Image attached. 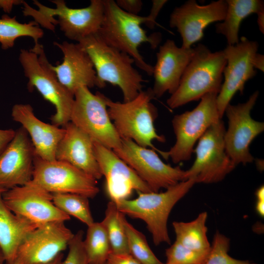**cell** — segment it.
<instances>
[{"mask_svg":"<svg viewBox=\"0 0 264 264\" xmlns=\"http://www.w3.org/2000/svg\"><path fill=\"white\" fill-rule=\"evenodd\" d=\"M104 19L98 35L107 44L132 57L139 68L153 75V66L145 61L138 47L143 43H148L155 49L161 42V34L147 35L141 27L147 21L146 16L126 12L114 0H104Z\"/></svg>","mask_w":264,"mask_h":264,"instance_id":"6da1fadb","label":"cell"},{"mask_svg":"<svg viewBox=\"0 0 264 264\" xmlns=\"http://www.w3.org/2000/svg\"><path fill=\"white\" fill-rule=\"evenodd\" d=\"M78 44L93 63L97 88H104L106 83L118 87L125 102L132 100L142 90L145 80L133 66L134 60L129 55L107 44L97 33L83 39Z\"/></svg>","mask_w":264,"mask_h":264,"instance_id":"7a4b0ae2","label":"cell"},{"mask_svg":"<svg viewBox=\"0 0 264 264\" xmlns=\"http://www.w3.org/2000/svg\"><path fill=\"white\" fill-rule=\"evenodd\" d=\"M155 98L152 89L142 90L128 102H115L104 95L108 112L121 139H129L138 145L158 152L167 159L166 152L156 148L154 140L164 142L165 138L158 134L154 121L157 116L156 108L151 102Z\"/></svg>","mask_w":264,"mask_h":264,"instance_id":"3957f363","label":"cell"},{"mask_svg":"<svg viewBox=\"0 0 264 264\" xmlns=\"http://www.w3.org/2000/svg\"><path fill=\"white\" fill-rule=\"evenodd\" d=\"M193 48L194 54L178 88L167 100L172 109L200 99L208 93H219L220 90L226 64L223 51L211 52L201 44Z\"/></svg>","mask_w":264,"mask_h":264,"instance_id":"277c9868","label":"cell"},{"mask_svg":"<svg viewBox=\"0 0 264 264\" xmlns=\"http://www.w3.org/2000/svg\"><path fill=\"white\" fill-rule=\"evenodd\" d=\"M56 8H50L33 0L38 10L23 2V14L32 16L38 24L52 31L56 24L65 36L79 42L89 36L98 33L104 16V0H91L90 4L84 8L68 7L63 0H54Z\"/></svg>","mask_w":264,"mask_h":264,"instance_id":"5b68a950","label":"cell"},{"mask_svg":"<svg viewBox=\"0 0 264 264\" xmlns=\"http://www.w3.org/2000/svg\"><path fill=\"white\" fill-rule=\"evenodd\" d=\"M196 183L193 178L182 181L163 192H138L132 199H124L115 203L123 214L144 221L151 233L154 243L170 244L167 228L169 214L175 205Z\"/></svg>","mask_w":264,"mask_h":264,"instance_id":"8992f818","label":"cell"},{"mask_svg":"<svg viewBox=\"0 0 264 264\" xmlns=\"http://www.w3.org/2000/svg\"><path fill=\"white\" fill-rule=\"evenodd\" d=\"M19 60L28 79V90L36 88L45 100L53 105L56 111L51 117L52 124L65 126L70 121L74 96L59 81L44 48L38 53L31 49H21Z\"/></svg>","mask_w":264,"mask_h":264,"instance_id":"52a82bcc","label":"cell"},{"mask_svg":"<svg viewBox=\"0 0 264 264\" xmlns=\"http://www.w3.org/2000/svg\"><path fill=\"white\" fill-rule=\"evenodd\" d=\"M104 94L92 93L86 87L74 93L70 122L87 133L93 141L111 149L120 147L122 139L111 121Z\"/></svg>","mask_w":264,"mask_h":264,"instance_id":"ba28073f","label":"cell"},{"mask_svg":"<svg viewBox=\"0 0 264 264\" xmlns=\"http://www.w3.org/2000/svg\"><path fill=\"white\" fill-rule=\"evenodd\" d=\"M225 129L221 119L211 125L198 139L194 150L196 159L185 171V180L193 178L196 183H213L222 180L236 167L225 148Z\"/></svg>","mask_w":264,"mask_h":264,"instance_id":"9c48e42d","label":"cell"},{"mask_svg":"<svg viewBox=\"0 0 264 264\" xmlns=\"http://www.w3.org/2000/svg\"><path fill=\"white\" fill-rule=\"evenodd\" d=\"M218 94L215 92L205 94L193 110L173 117L172 123L176 140L166 154L174 163L189 160L196 142L211 125L220 119L217 104Z\"/></svg>","mask_w":264,"mask_h":264,"instance_id":"30bf717a","label":"cell"},{"mask_svg":"<svg viewBox=\"0 0 264 264\" xmlns=\"http://www.w3.org/2000/svg\"><path fill=\"white\" fill-rule=\"evenodd\" d=\"M148 185L158 192L185 180V171L165 163L155 151L140 146L129 139H122L120 148L113 150Z\"/></svg>","mask_w":264,"mask_h":264,"instance_id":"8fae6325","label":"cell"},{"mask_svg":"<svg viewBox=\"0 0 264 264\" xmlns=\"http://www.w3.org/2000/svg\"><path fill=\"white\" fill-rule=\"evenodd\" d=\"M31 181L51 194L69 193L93 198L97 180L66 162L47 161L35 155Z\"/></svg>","mask_w":264,"mask_h":264,"instance_id":"7c38bea8","label":"cell"},{"mask_svg":"<svg viewBox=\"0 0 264 264\" xmlns=\"http://www.w3.org/2000/svg\"><path fill=\"white\" fill-rule=\"evenodd\" d=\"M259 94L258 91H255L244 103L229 104L224 111L228 119L224 138L225 151L235 166L253 161L250 145L264 130V123L254 120L250 114Z\"/></svg>","mask_w":264,"mask_h":264,"instance_id":"4fadbf2b","label":"cell"},{"mask_svg":"<svg viewBox=\"0 0 264 264\" xmlns=\"http://www.w3.org/2000/svg\"><path fill=\"white\" fill-rule=\"evenodd\" d=\"M1 196L4 203L12 212L38 225L65 222L70 219L54 205L52 194L31 180L7 190Z\"/></svg>","mask_w":264,"mask_h":264,"instance_id":"5bb4252c","label":"cell"},{"mask_svg":"<svg viewBox=\"0 0 264 264\" xmlns=\"http://www.w3.org/2000/svg\"><path fill=\"white\" fill-rule=\"evenodd\" d=\"M258 47L257 42L242 37L238 44L227 45L223 50L226 64L223 72L224 81L217 98L220 119L234 95L238 91L242 94L245 83L255 76L257 71L252 61Z\"/></svg>","mask_w":264,"mask_h":264,"instance_id":"9a60e30c","label":"cell"},{"mask_svg":"<svg viewBox=\"0 0 264 264\" xmlns=\"http://www.w3.org/2000/svg\"><path fill=\"white\" fill-rule=\"evenodd\" d=\"M73 236L64 222H52L39 225L22 242L12 264L49 262L62 253Z\"/></svg>","mask_w":264,"mask_h":264,"instance_id":"2e32d148","label":"cell"},{"mask_svg":"<svg viewBox=\"0 0 264 264\" xmlns=\"http://www.w3.org/2000/svg\"><path fill=\"white\" fill-rule=\"evenodd\" d=\"M226 0L214 1L200 5L189 0L176 7L172 12L170 26L176 28L182 41L181 47L190 48L204 36V30L210 24L222 21L227 10Z\"/></svg>","mask_w":264,"mask_h":264,"instance_id":"e0dca14e","label":"cell"},{"mask_svg":"<svg viewBox=\"0 0 264 264\" xmlns=\"http://www.w3.org/2000/svg\"><path fill=\"white\" fill-rule=\"evenodd\" d=\"M96 160L103 176L110 200L116 202L128 199L133 191L138 193L152 192L135 172L111 149L93 141Z\"/></svg>","mask_w":264,"mask_h":264,"instance_id":"ac0fdd59","label":"cell"},{"mask_svg":"<svg viewBox=\"0 0 264 264\" xmlns=\"http://www.w3.org/2000/svg\"><path fill=\"white\" fill-rule=\"evenodd\" d=\"M34 156L29 136L21 127L0 154V188L8 190L30 181Z\"/></svg>","mask_w":264,"mask_h":264,"instance_id":"d6986e66","label":"cell"},{"mask_svg":"<svg viewBox=\"0 0 264 264\" xmlns=\"http://www.w3.org/2000/svg\"><path fill=\"white\" fill-rule=\"evenodd\" d=\"M193 54V48L179 47L172 40H167L159 46L153 66L152 89L155 97L160 98L166 92L171 94L175 92Z\"/></svg>","mask_w":264,"mask_h":264,"instance_id":"ffe728a7","label":"cell"},{"mask_svg":"<svg viewBox=\"0 0 264 264\" xmlns=\"http://www.w3.org/2000/svg\"><path fill=\"white\" fill-rule=\"evenodd\" d=\"M62 52V63L51 65L59 81L73 95L80 87L97 86L96 71L88 54L80 45L64 41L53 43Z\"/></svg>","mask_w":264,"mask_h":264,"instance_id":"44dd1931","label":"cell"},{"mask_svg":"<svg viewBox=\"0 0 264 264\" xmlns=\"http://www.w3.org/2000/svg\"><path fill=\"white\" fill-rule=\"evenodd\" d=\"M11 116L30 136L35 155L47 161L56 160L57 148L65 133L64 127L43 122L36 116L28 104L14 105Z\"/></svg>","mask_w":264,"mask_h":264,"instance_id":"7402d4cb","label":"cell"},{"mask_svg":"<svg viewBox=\"0 0 264 264\" xmlns=\"http://www.w3.org/2000/svg\"><path fill=\"white\" fill-rule=\"evenodd\" d=\"M63 127L65 133L57 146L56 160L69 163L96 180L100 179L103 176L93 140L70 121Z\"/></svg>","mask_w":264,"mask_h":264,"instance_id":"603a6c76","label":"cell"},{"mask_svg":"<svg viewBox=\"0 0 264 264\" xmlns=\"http://www.w3.org/2000/svg\"><path fill=\"white\" fill-rule=\"evenodd\" d=\"M0 193V250L7 264H12L18 249L27 235L39 225L12 212Z\"/></svg>","mask_w":264,"mask_h":264,"instance_id":"cb8c5ba5","label":"cell"},{"mask_svg":"<svg viewBox=\"0 0 264 264\" xmlns=\"http://www.w3.org/2000/svg\"><path fill=\"white\" fill-rule=\"evenodd\" d=\"M227 10L223 22L216 25L217 33L223 35L227 45L239 42V32L242 21L251 14H257L264 9L262 0H226Z\"/></svg>","mask_w":264,"mask_h":264,"instance_id":"d4e9b609","label":"cell"},{"mask_svg":"<svg viewBox=\"0 0 264 264\" xmlns=\"http://www.w3.org/2000/svg\"><path fill=\"white\" fill-rule=\"evenodd\" d=\"M207 212H203L190 222H173L176 241L187 248L208 255L211 245L207 237Z\"/></svg>","mask_w":264,"mask_h":264,"instance_id":"484cf974","label":"cell"},{"mask_svg":"<svg viewBox=\"0 0 264 264\" xmlns=\"http://www.w3.org/2000/svg\"><path fill=\"white\" fill-rule=\"evenodd\" d=\"M43 35V30L34 21L22 23L16 20V17H10L7 15L0 18V44L2 49L12 48L17 38L26 36L33 39L35 45L31 49L38 52L43 47L38 42Z\"/></svg>","mask_w":264,"mask_h":264,"instance_id":"4316f807","label":"cell"},{"mask_svg":"<svg viewBox=\"0 0 264 264\" xmlns=\"http://www.w3.org/2000/svg\"><path fill=\"white\" fill-rule=\"evenodd\" d=\"M83 245L89 264H106L111 250L102 222H94L88 226Z\"/></svg>","mask_w":264,"mask_h":264,"instance_id":"83f0119b","label":"cell"},{"mask_svg":"<svg viewBox=\"0 0 264 264\" xmlns=\"http://www.w3.org/2000/svg\"><path fill=\"white\" fill-rule=\"evenodd\" d=\"M125 216L119 211L114 202H109L101 222L106 231L111 253H130L123 222Z\"/></svg>","mask_w":264,"mask_h":264,"instance_id":"f1b7e54d","label":"cell"},{"mask_svg":"<svg viewBox=\"0 0 264 264\" xmlns=\"http://www.w3.org/2000/svg\"><path fill=\"white\" fill-rule=\"evenodd\" d=\"M52 195L53 203L62 212L76 218L88 226L94 222L88 197L69 193H54Z\"/></svg>","mask_w":264,"mask_h":264,"instance_id":"f546056e","label":"cell"},{"mask_svg":"<svg viewBox=\"0 0 264 264\" xmlns=\"http://www.w3.org/2000/svg\"><path fill=\"white\" fill-rule=\"evenodd\" d=\"M130 253L141 264H161L150 248L145 236L124 219Z\"/></svg>","mask_w":264,"mask_h":264,"instance_id":"4dcf8cb0","label":"cell"},{"mask_svg":"<svg viewBox=\"0 0 264 264\" xmlns=\"http://www.w3.org/2000/svg\"><path fill=\"white\" fill-rule=\"evenodd\" d=\"M230 240L217 231L211 249L203 264H256L246 260L235 259L228 254Z\"/></svg>","mask_w":264,"mask_h":264,"instance_id":"1f68e13d","label":"cell"},{"mask_svg":"<svg viewBox=\"0 0 264 264\" xmlns=\"http://www.w3.org/2000/svg\"><path fill=\"white\" fill-rule=\"evenodd\" d=\"M167 264H203L207 255L196 252L175 241L166 250Z\"/></svg>","mask_w":264,"mask_h":264,"instance_id":"d6a6232c","label":"cell"},{"mask_svg":"<svg viewBox=\"0 0 264 264\" xmlns=\"http://www.w3.org/2000/svg\"><path fill=\"white\" fill-rule=\"evenodd\" d=\"M84 232L78 231L70 241L68 252L61 264H89L83 245Z\"/></svg>","mask_w":264,"mask_h":264,"instance_id":"836d02e7","label":"cell"},{"mask_svg":"<svg viewBox=\"0 0 264 264\" xmlns=\"http://www.w3.org/2000/svg\"><path fill=\"white\" fill-rule=\"evenodd\" d=\"M168 2L166 0H152V7L150 14L146 16L147 21L145 24L150 29H153L157 24L156 19L159 12Z\"/></svg>","mask_w":264,"mask_h":264,"instance_id":"e575fe53","label":"cell"},{"mask_svg":"<svg viewBox=\"0 0 264 264\" xmlns=\"http://www.w3.org/2000/svg\"><path fill=\"white\" fill-rule=\"evenodd\" d=\"M115 2L125 12L135 15H138L143 5L141 0H117Z\"/></svg>","mask_w":264,"mask_h":264,"instance_id":"d590c367","label":"cell"},{"mask_svg":"<svg viewBox=\"0 0 264 264\" xmlns=\"http://www.w3.org/2000/svg\"><path fill=\"white\" fill-rule=\"evenodd\" d=\"M106 264H141L130 253H111Z\"/></svg>","mask_w":264,"mask_h":264,"instance_id":"8d00e7d4","label":"cell"},{"mask_svg":"<svg viewBox=\"0 0 264 264\" xmlns=\"http://www.w3.org/2000/svg\"><path fill=\"white\" fill-rule=\"evenodd\" d=\"M16 133L13 129H0V154L12 140Z\"/></svg>","mask_w":264,"mask_h":264,"instance_id":"74e56055","label":"cell"},{"mask_svg":"<svg viewBox=\"0 0 264 264\" xmlns=\"http://www.w3.org/2000/svg\"><path fill=\"white\" fill-rule=\"evenodd\" d=\"M22 0H0V8L6 13H10L14 5L22 3Z\"/></svg>","mask_w":264,"mask_h":264,"instance_id":"f35d334b","label":"cell"},{"mask_svg":"<svg viewBox=\"0 0 264 264\" xmlns=\"http://www.w3.org/2000/svg\"><path fill=\"white\" fill-rule=\"evenodd\" d=\"M252 64L254 68L258 69L264 72V56L260 53H257L254 56Z\"/></svg>","mask_w":264,"mask_h":264,"instance_id":"ab89813d","label":"cell"},{"mask_svg":"<svg viewBox=\"0 0 264 264\" xmlns=\"http://www.w3.org/2000/svg\"><path fill=\"white\" fill-rule=\"evenodd\" d=\"M257 23L260 31L264 33V9L260 11L257 14Z\"/></svg>","mask_w":264,"mask_h":264,"instance_id":"60d3db41","label":"cell"},{"mask_svg":"<svg viewBox=\"0 0 264 264\" xmlns=\"http://www.w3.org/2000/svg\"><path fill=\"white\" fill-rule=\"evenodd\" d=\"M256 210L262 217L264 216V200H257L256 204Z\"/></svg>","mask_w":264,"mask_h":264,"instance_id":"b9f144b4","label":"cell"},{"mask_svg":"<svg viewBox=\"0 0 264 264\" xmlns=\"http://www.w3.org/2000/svg\"><path fill=\"white\" fill-rule=\"evenodd\" d=\"M255 194H256L257 200H264V186H261L260 187H259L256 190Z\"/></svg>","mask_w":264,"mask_h":264,"instance_id":"7bdbcfd3","label":"cell"},{"mask_svg":"<svg viewBox=\"0 0 264 264\" xmlns=\"http://www.w3.org/2000/svg\"><path fill=\"white\" fill-rule=\"evenodd\" d=\"M63 259V254L62 253L58 255L55 259L53 260L44 264H61Z\"/></svg>","mask_w":264,"mask_h":264,"instance_id":"ee69618b","label":"cell"},{"mask_svg":"<svg viewBox=\"0 0 264 264\" xmlns=\"http://www.w3.org/2000/svg\"><path fill=\"white\" fill-rule=\"evenodd\" d=\"M5 262L4 256L0 250V264H3Z\"/></svg>","mask_w":264,"mask_h":264,"instance_id":"f6af8a7d","label":"cell"},{"mask_svg":"<svg viewBox=\"0 0 264 264\" xmlns=\"http://www.w3.org/2000/svg\"><path fill=\"white\" fill-rule=\"evenodd\" d=\"M7 190H5V189H2V188H0V193H3L4 192H5V191H6Z\"/></svg>","mask_w":264,"mask_h":264,"instance_id":"bcb514c9","label":"cell"},{"mask_svg":"<svg viewBox=\"0 0 264 264\" xmlns=\"http://www.w3.org/2000/svg\"><path fill=\"white\" fill-rule=\"evenodd\" d=\"M3 264H7L5 262Z\"/></svg>","mask_w":264,"mask_h":264,"instance_id":"7dc6e473","label":"cell"},{"mask_svg":"<svg viewBox=\"0 0 264 264\" xmlns=\"http://www.w3.org/2000/svg\"><path fill=\"white\" fill-rule=\"evenodd\" d=\"M166 264H166H163V263H162V264Z\"/></svg>","mask_w":264,"mask_h":264,"instance_id":"c3c4849f","label":"cell"},{"mask_svg":"<svg viewBox=\"0 0 264 264\" xmlns=\"http://www.w3.org/2000/svg\"></svg>","mask_w":264,"mask_h":264,"instance_id":"681fc988","label":"cell"}]
</instances>
